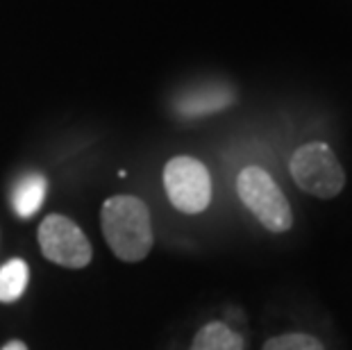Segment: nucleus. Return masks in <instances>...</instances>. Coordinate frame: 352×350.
<instances>
[{
	"instance_id": "obj_1",
	"label": "nucleus",
	"mask_w": 352,
	"mask_h": 350,
	"mask_svg": "<svg viewBox=\"0 0 352 350\" xmlns=\"http://www.w3.org/2000/svg\"><path fill=\"white\" fill-rule=\"evenodd\" d=\"M102 234L123 262H141L153 248V223L144 200L137 196H111L102 203Z\"/></svg>"
},
{
	"instance_id": "obj_2",
	"label": "nucleus",
	"mask_w": 352,
	"mask_h": 350,
	"mask_svg": "<svg viewBox=\"0 0 352 350\" xmlns=\"http://www.w3.org/2000/svg\"><path fill=\"white\" fill-rule=\"evenodd\" d=\"M236 193L241 203L268 232H287L294 226V212L284 191L268 171L261 166H245L236 177Z\"/></svg>"
},
{
	"instance_id": "obj_3",
	"label": "nucleus",
	"mask_w": 352,
	"mask_h": 350,
	"mask_svg": "<svg viewBox=\"0 0 352 350\" xmlns=\"http://www.w3.org/2000/svg\"><path fill=\"white\" fill-rule=\"evenodd\" d=\"M289 171L298 187L323 200L339 196L346 187V171L332 148L323 141H311L298 148L291 157Z\"/></svg>"
},
{
	"instance_id": "obj_4",
	"label": "nucleus",
	"mask_w": 352,
	"mask_h": 350,
	"mask_svg": "<svg viewBox=\"0 0 352 350\" xmlns=\"http://www.w3.org/2000/svg\"><path fill=\"white\" fill-rule=\"evenodd\" d=\"M164 189L182 214H200L212 203V175L196 157L179 155L164 166Z\"/></svg>"
},
{
	"instance_id": "obj_5",
	"label": "nucleus",
	"mask_w": 352,
	"mask_h": 350,
	"mask_svg": "<svg viewBox=\"0 0 352 350\" xmlns=\"http://www.w3.org/2000/svg\"><path fill=\"white\" fill-rule=\"evenodd\" d=\"M39 245L43 257L66 269H85L91 262V243L78 223L62 214H50L39 226Z\"/></svg>"
},
{
	"instance_id": "obj_6",
	"label": "nucleus",
	"mask_w": 352,
	"mask_h": 350,
	"mask_svg": "<svg viewBox=\"0 0 352 350\" xmlns=\"http://www.w3.org/2000/svg\"><path fill=\"white\" fill-rule=\"evenodd\" d=\"M232 100H234V96H232L230 89L205 87L189 96H184L182 100H177V109H179V114H184V116H205V114H212V111H219L223 107L232 105Z\"/></svg>"
},
{
	"instance_id": "obj_7",
	"label": "nucleus",
	"mask_w": 352,
	"mask_h": 350,
	"mask_svg": "<svg viewBox=\"0 0 352 350\" xmlns=\"http://www.w3.org/2000/svg\"><path fill=\"white\" fill-rule=\"evenodd\" d=\"M46 177L41 173H30L25 177H21L19 184L14 187V212L21 219H32V216L41 210L43 198H46Z\"/></svg>"
},
{
	"instance_id": "obj_8",
	"label": "nucleus",
	"mask_w": 352,
	"mask_h": 350,
	"mask_svg": "<svg viewBox=\"0 0 352 350\" xmlns=\"http://www.w3.org/2000/svg\"><path fill=\"white\" fill-rule=\"evenodd\" d=\"M189 350H243V339L230 325L212 321L196 332Z\"/></svg>"
},
{
	"instance_id": "obj_9",
	"label": "nucleus",
	"mask_w": 352,
	"mask_h": 350,
	"mask_svg": "<svg viewBox=\"0 0 352 350\" xmlns=\"http://www.w3.org/2000/svg\"><path fill=\"white\" fill-rule=\"evenodd\" d=\"M30 269L23 259L14 257L5 266H0V303H14L23 296L28 287Z\"/></svg>"
},
{
	"instance_id": "obj_10",
	"label": "nucleus",
	"mask_w": 352,
	"mask_h": 350,
	"mask_svg": "<svg viewBox=\"0 0 352 350\" xmlns=\"http://www.w3.org/2000/svg\"><path fill=\"white\" fill-rule=\"evenodd\" d=\"M261 350H325V346L307 332H287L268 339Z\"/></svg>"
},
{
	"instance_id": "obj_11",
	"label": "nucleus",
	"mask_w": 352,
	"mask_h": 350,
	"mask_svg": "<svg viewBox=\"0 0 352 350\" xmlns=\"http://www.w3.org/2000/svg\"><path fill=\"white\" fill-rule=\"evenodd\" d=\"M3 350H28V346L23 344V341L14 339V341H7V344L3 346Z\"/></svg>"
}]
</instances>
